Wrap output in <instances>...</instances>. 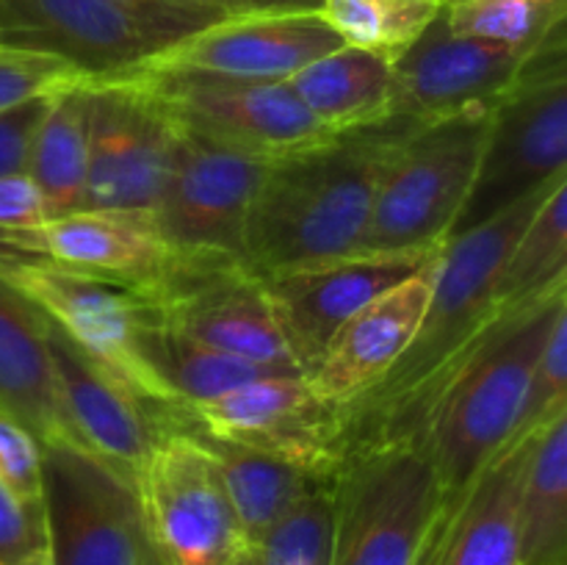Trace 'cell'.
Instances as JSON below:
<instances>
[{
    "instance_id": "cell-26",
    "label": "cell",
    "mask_w": 567,
    "mask_h": 565,
    "mask_svg": "<svg viewBox=\"0 0 567 565\" xmlns=\"http://www.w3.org/2000/svg\"><path fill=\"white\" fill-rule=\"evenodd\" d=\"M520 565L567 563V410L535 432L518 487Z\"/></svg>"
},
{
    "instance_id": "cell-31",
    "label": "cell",
    "mask_w": 567,
    "mask_h": 565,
    "mask_svg": "<svg viewBox=\"0 0 567 565\" xmlns=\"http://www.w3.org/2000/svg\"><path fill=\"white\" fill-rule=\"evenodd\" d=\"M567 0H446L443 20L460 37L535 50L565 28Z\"/></svg>"
},
{
    "instance_id": "cell-28",
    "label": "cell",
    "mask_w": 567,
    "mask_h": 565,
    "mask_svg": "<svg viewBox=\"0 0 567 565\" xmlns=\"http://www.w3.org/2000/svg\"><path fill=\"white\" fill-rule=\"evenodd\" d=\"M147 355L181 408L219 397L260 374H277L175 330L158 314L147 332Z\"/></svg>"
},
{
    "instance_id": "cell-21",
    "label": "cell",
    "mask_w": 567,
    "mask_h": 565,
    "mask_svg": "<svg viewBox=\"0 0 567 565\" xmlns=\"http://www.w3.org/2000/svg\"><path fill=\"white\" fill-rule=\"evenodd\" d=\"M441 247L413 275L382 291L338 327L316 369L308 374L310 388L321 402L336 410L347 408L374 388L402 358L430 305Z\"/></svg>"
},
{
    "instance_id": "cell-30",
    "label": "cell",
    "mask_w": 567,
    "mask_h": 565,
    "mask_svg": "<svg viewBox=\"0 0 567 565\" xmlns=\"http://www.w3.org/2000/svg\"><path fill=\"white\" fill-rule=\"evenodd\" d=\"M446 0H321L319 14L343 44L399 59L432 22Z\"/></svg>"
},
{
    "instance_id": "cell-42",
    "label": "cell",
    "mask_w": 567,
    "mask_h": 565,
    "mask_svg": "<svg viewBox=\"0 0 567 565\" xmlns=\"http://www.w3.org/2000/svg\"><path fill=\"white\" fill-rule=\"evenodd\" d=\"M559 565H567V563H559Z\"/></svg>"
},
{
    "instance_id": "cell-36",
    "label": "cell",
    "mask_w": 567,
    "mask_h": 565,
    "mask_svg": "<svg viewBox=\"0 0 567 565\" xmlns=\"http://www.w3.org/2000/svg\"><path fill=\"white\" fill-rule=\"evenodd\" d=\"M109 3H114L116 9L131 14L133 20L147 25L150 31L172 44L225 20L219 9L199 3V0H109Z\"/></svg>"
},
{
    "instance_id": "cell-14",
    "label": "cell",
    "mask_w": 567,
    "mask_h": 565,
    "mask_svg": "<svg viewBox=\"0 0 567 565\" xmlns=\"http://www.w3.org/2000/svg\"><path fill=\"white\" fill-rule=\"evenodd\" d=\"M181 424L216 441L244 443L332 476L341 465L338 410L305 374H260L233 391L183 408Z\"/></svg>"
},
{
    "instance_id": "cell-38",
    "label": "cell",
    "mask_w": 567,
    "mask_h": 565,
    "mask_svg": "<svg viewBox=\"0 0 567 565\" xmlns=\"http://www.w3.org/2000/svg\"><path fill=\"white\" fill-rule=\"evenodd\" d=\"M44 100H31L0 114V175L25 172L33 131L44 111Z\"/></svg>"
},
{
    "instance_id": "cell-5",
    "label": "cell",
    "mask_w": 567,
    "mask_h": 565,
    "mask_svg": "<svg viewBox=\"0 0 567 565\" xmlns=\"http://www.w3.org/2000/svg\"><path fill=\"white\" fill-rule=\"evenodd\" d=\"M443 502L415 441L349 449L332 480L330 565H419Z\"/></svg>"
},
{
    "instance_id": "cell-23",
    "label": "cell",
    "mask_w": 567,
    "mask_h": 565,
    "mask_svg": "<svg viewBox=\"0 0 567 565\" xmlns=\"http://www.w3.org/2000/svg\"><path fill=\"white\" fill-rule=\"evenodd\" d=\"M0 415L33 432L42 446L75 441L59 402L44 316L6 280H0Z\"/></svg>"
},
{
    "instance_id": "cell-11",
    "label": "cell",
    "mask_w": 567,
    "mask_h": 565,
    "mask_svg": "<svg viewBox=\"0 0 567 565\" xmlns=\"http://www.w3.org/2000/svg\"><path fill=\"white\" fill-rule=\"evenodd\" d=\"M138 75L183 131L252 158L277 161L336 136L286 81H233L172 70H138Z\"/></svg>"
},
{
    "instance_id": "cell-18",
    "label": "cell",
    "mask_w": 567,
    "mask_h": 565,
    "mask_svg": "<svg viewBox=\"0 0 567 565\" xmlns=\"http://www.w3.org/2000/svg\"><path fill=\"white\" fill-rule=\"evenodd\" d=\"M44 332L59 402L72 438L136 482L150 449L155 446L164 427L177 419V410L155 408L138 397L120 377L89 358L64 332L55 330L48 319Z\"/></svg>"
},
{
    "instance_id": "cell-13",
    "label": "cell",
    "mask_w": 567,
    "mask_h": 565,
    "mask_svg": "<svg viewBox=\"0 0 567 565\" xmlns=\"http://www.w3.org/2000/svg\"><path fill=\"white\" fill-rule=\"evenodd\" d=\"M147 302L166 325L208 347L277 374H302L264 280L247 264L183 258Z\"/></svg>"
},
{
    "instance_id": "cell-17",
    "label": "cell",
    "mask_w": 567,
    "mask_h": 565,
    "mask_svg": "<svg viewBox=\"0 0 567 565\" xmlns=\"http://www.w3.org/2000/svg\"><path fill=\"white\" fill-rule=\"evenodd\" d=\"M0 42L55 55L89 78L138 72L172 48L109 0H0Z\"/></svg>"
},
{
    "instance_id": "cell-19",
    "label": "cell",
    "mask_w": 567,
    "mask_h": 565,
    "mask_svg": "<svg viewBox=\"0 0 567 565\" xmlns=\"http://www.w3.org/2000/svg\"><path fill=\"white\" fill-rule=\"evenodd\" d=\"M341 37L319 11L225 17L172 44L142 70L199 72L233 81H288L293 72L341 48Z\"/></svg>"
},
{
    "instance_id": "cell-4",
    "label": "cell",
    "mask_w": 567,
    "mask_h": 565,
    "mask_svg": "<svg viewBox=\"0 0 567 565\" xmlns=\"http://www.w3.org/2000/svg\"><path fill=\"white\" fill-rule=\"evenodd\" d=\"M491 122L493 109H480L415 125L382 170L358 255L404 258L446 244L474 186Z\"/></svg>"
},
{
    "instance_id": "cell-25",
    "label": "cell",
    "mask_w": 567,
    "mask_h": 565,
    "mask_svg": "<svg viewBox=\"0 0 567 565\" xmlns=\"http://www.w3.org/2000/svg\"><path fill=\"white\" fill-rule=\"evenodd\" d=\"M194 432V430H192ZM205 449L214 458L219 480L225 485L230 507L241 526L244 543L249 548L271 530L275 521H280L305 493L313 491L321 482L332 476L316 474L293 460L280 454L264 452V449L244 446V443L216 441V438L194 432Z\"/></svg>"
},
{
    "instance_id": "cell-2",
    "label": "cell",
    "mask_w": 567,
    "mask_h": 565,
    "mask_svg": "<svg viewBox=\"0 0 567 565\" xmlns=\"http://www.w3.org/2000/svg\"><path fill=\"white\" fill-rule=\"evenodd\" d=\"M415 125L396 116L269 161L249 210V269L269 277L358 255L382 170Z\"/></svg>"
},
{
    "instance_id": "cell-8",
    "label": "cell",
    "mask_w": 567,
    "mask_h": 565,
    "mask_svg": "<svg viewBox=\"0 0 567 565\" xmlns=\"http://www.w3.org/2000/svg\"><path fill=\"white\" fill-rule=\"evenodd\" d=\"M42 452L55 565H164L131 476L75 441L44 443Z\"/></svg>"
},
{
    "instance_id": "cell-32",
    "label": "cell",
    "mask_w": 567,
    "mask_h": 565,
    "mask_svg": "<svg viewBox=\"0 0 567 565\" xmlns=\"http://www.w3.org/2000/svg\"><path fill=\"white\" fill-rule=\"evenodd\" d=\"M332 480L305 493L255 543L252 552L258 565H330Z\"/></svg>"
},
{
    "instance_id": "cell-16",
    "label": "cell",
    "mask_w": 567,
    "mask_h": 565,
    "mask_svg": "<svg viewBox=\"0 0 567 565\" xmlns=\"http://www.w3.org/2000/svg\"><path fill=\"white\" fill-rule=\"evenodd\" d=\"M0 247L37 255L153 297L181 266L161 236L153 210L78 208L31 230L0 236Z\"/></svg>"
},
{
    "instance_id": "cell-1",
    "label": "cell",
    "mask_w": 567,
    "mask_h": 565,
    "mask_svg": "<svg viewBox=\"0 0 567 565\" xmlns=\"http://www.w3.org/2000/svg\"><path fill=\"white\" fill-rule=\"evenodd\" d=\"M563 177L443 244L430 305L410 347L374 388L338 410L341 458L363 443L415 441L437 388L502 314L496 280L504 260L537 205Z\"/></svg>"
},
{
    "instance_id": "cell-7",
    "label": "cell",
    "mask_w": 567,
    "mask_h": 565,
    "mask_svg": "<svg viewBox=\"0 0 567 565\" xmlns=\"http://www.w3.org/2000/svg\"><path fill=\"white\" fill-rule=\"evenodd\" d=\"M0 280L138 397L181 413V402L147 355L155 308L142 294L9 247H0Z\"/></svg>"
},
{
    "instance_id": "cell-24",
    "label": "cell",
    "mask_w": 567,
    "mask_h": 565,
    "mask_svg": "<svg viewBox=\"0 0 567 565\" xmlns=\"http://www.w3.org/2000/svg\"><path fill=\"white\" fill-rule=\"evenodd\" d=\"M299 103L336 133L382 125L393 114V61L371 50L341 48L288 78Z\"/></svg>"
},
{
    "instance_id": "cell-40",
    "label": "cell",
    "mask_w": 567,
    "mask_h": 565,
    "mask_svg": "<svg viewBox=\"0 0 567 565\" xmlns=\"http://www.w3.org/2000/svg\"><path fill=\"white\" fill-rule=\"evenodd\" d=\"M14 565H55V557H53V548H50V541L39 543L33 552H28L25 557L17 559Z\"/></svg>"
},
{
    "instance_id": "cell-15",
    "label": "cell",
    "mask_w": 567,
    "mask_h": 565,
    "mask_svg": "<svg viewBox=\"0 0 567 565\" xmlns=\"http://www.w3.org/2000/svg\"><path fill=\"white\" fill-rule=\"evenodd\" d=\"M485 39L460 37L443 11L399 59H393V114L435 122L463 111L496 109L515 86L526 55Z\"/></svg>"
},
{
    "instance_id": "cell-33",
    "label": "cell",
    "mask_w": 567,
    "mask_h": 565,
    "mask_svg": "<svg viewBox=\"0 0 567 565\" xmlns=\"http://www.w3.org/2000/svg\"><path fill=\"white\" fill-rule=\"evenodd\" d=\"M83 78L89 75L55 55L0 42V114L31 100L50 97Z\"/></svg>"
},
{
    "instance_id": "cell-35",
    "label": "cell",
    "mask_w": 567,
    "mask_h": 565,
    "mask_svg": "<svg viewBox=\"0 0 567 565\" xmlns=\"http://www.w3.org/2000/svg\"><path fill=\"white\" fill-rule=\"evenodd\" d=\"M0 485L25 507H44L42 443L9 415H0Z\"/></svg>"
},
{
    "instance_id": "cell-27",
    "label": "cell",
    "mask_w": 567,
    "mask_h": 565,
    "mask_svg": "<svg viewBox=\"0 0 567 565\" xmlns=\"http://www.w3.org/2000/svg\"><path fill=\"white\" fill-rule=\"evenodd\" d=\"M86 81L70 83L44 100L33 131L25 172L42 192L50 219L83 205L89 170V94Z\"/></svg>"
},
{
    "instance_id": "cell-12",
    "label": "cell",
    "mask_w": 567,
    "mask_h": 565,
    "mask_svg": "<svg viewBox=\"0 0 567 565\" xmlns=\"http://www.w3.org/2000/svg\"><path fill=\"white\" fill-rule=\"evenodd\" d=\"M269 161L183 131L153 216L183 258L247 264V225Z\"/></svg>"
},
{
    "instance_id": "cell-37",
    "label": "cell",
    "mask_w": 567,
    "mask_h": 565,
    "mask_svg": "<svg viewBox=\"0 0 567 565\" xmlns=\"http://www.w3.org/2000/svg\"><path fill=\"white\" fill-rule=\"evenodd\" d=\"M44 541H48L44 507H25L0 485V565H14Z\"/></svg>"
},
{
    "instance_id": "cell-41",
    "label": "cell",
    "mask_w": 567,
    "mask_h": 565,
    "mask_svg": "<svg viewBox=\"0 0 567 565\" xmlns=\"http://www.w3.org/2000/svg\"><path fill=\"white\" fill-rule=\"evenodd\" d=\"M227 565H258V559H255V552L252 548H244L241 554H238L236 559H230Z\"/></svg>"
},
{
    "instance_id": "cell-39",
    "label": "cell",
    "mask_w": 567,
    "mask_h": 565,
    "mask_svg": "<svg viewBox=\"0 0 567 565\" xmlns=\"http://www.w3.org/2000/svg\"><path fill=\"white\" fill-rule=\"evenodd\" d=\"M214 6L225 17L247 14H280V11H319L321 0H199Z\"/></svg>"
},
{
    "instance_id": "cell-20",
    "label": "cell",
    "mask_w": 567,
    "mask_h": 565,
    "mask_svg": "<svg viewBox=\"0 0 567 565\" xmlns=\"http://www.w3.org/2000/svg\"><path fill=\"white\" fill-rule=\"evenodd\" d=\"M430 255H352L260 277L299 371L308 377L338 327L382 291L413 275Z\"/></svg>"
},
{
    "instance_id": "cell-10",
    "label": "cell",
    "mask_w": 567,
    "mask_h": 565,
    "mask_svg": "<svg viewBox=\"0 0 567 565\" xmlns=\"http://www.w3.org/2000/svg\"><path fill=\"white\" fill-rule=\"evenodd\" d=\"M89 170L81 208L153 210L183 127L138 72L89 78Z\"/></svg>"
},
{
    "instance_id": "cell-22",
    "label": "cell",
    "mask_w": 567,
    "mask_h": 565,
    "mask_svg": "<svg viewBox=\"0 0 567 565\" xmlns=\"http://www.w3.org/2000/svg\"><path fill=\"white\" fill-rule=\"evenodd\" d=\"M513 438L474 480L446 496L419 565H520L518 487L529 443Z\"/></svg>"
},
{
    "instance_id": "cell-29",
    "label": "cell",
    "mask_w": 567,
    "mask_h": 565,
    "mask_svg": "<svg viewBox=\"0 0 567 565\" xmlns=\"http://www.w3.org/2000/svg\"><path fill=\"white\" fill-rule=\"evenodd\" d=\"M567 277V177L537 205L496 280V305L515 308Z\"/></svg>"
},
{
    "instance_id": "cell-34",
    "label": "cell",
    "mask_w": 567,
    "mask_h": 565,
    "mask_svg": "<svg viewBox=\"0 0 567 565\" xmlns=\"http://www.w3.org/2000/svg\"><path fill=\"white\" fill-rule=\"evenodd\" d=\"M563 410H567V310L557 316L537 355L515 438L532 435Z\"/></svg>"
},
{
    "instance_id": "cell-6",
    "label": "cell",
    "mask_w": 567,
    "mask_h": 565,
    "mask_svg": "<svg viewBox=\"0 0 567 565\" xmlns=\"http://www.w3.org/2000/svg\"><path fill=\"white\" fill-rule=\"evenodd\" d=\"M565 61V28L526 55L515 86L493 109L480 170L452 236L493 219L537 188L567 175Z\"/></svg>"
},
{
    "instance_id": "cell-3",
    "label": "cell",
    "mask_w": 567,
    "mask_h": 565,
    "mask_svg": "<svg viewBox=\"0 0 567 565\" xmlns=\"http://www.w3.org/2000/svg\"><path fill=\"white\" fill-rule=\"evenodd\" d=\"M565 310L567 277L502 310L437 388L415 443L446 496L468 485L515 438L537 355Z\"/></svg>"
},
{
    "instance_id": "cell-9",
    "label": "cell",
    "mask_w": 567,
    "mask_h": 565,
    "mask_svg": "<svg viewBox=\"0 0 567 565\" xmlns=\"http://www.w3.org/2000/svg\"><path fill=\"white\" fill-rule=\"evenodd\" d=\"M136 493L164 565H227L249 548L214 458L181 419L150 449Z\"/></svg>"
}]
</instances>
